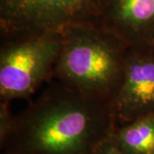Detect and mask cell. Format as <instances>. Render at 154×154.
<instances>
[{
  "mask_svg": "<svg viewBox=\"0 0 154 154\" xmlns=\"http://www.w3.org/2000/svg\"><path fill=\"white\" fill-rule=\"evenodd\" d=\"M112 107L117 126L153 114L154 49H128Z\"/></svg>",
  "mask_w": 154,
  "mask_h": 154,
  "instance_id": "cell-6",
  "label": "cell"
},
{
  "mask_svg": "<svg viewBox=\"0 0 154 154\" xmlns=\"http://www.w3.org/2000/svg\"><path fill=\"white\" fill-rule=\"evenodd\" d=\"M85 2H87V3H88V4H90L91 5H92V3L94 2V0H84Z\"/></svg>",
  "mask_w": 154,
  "mask_h": 154,
  "instance_id": "cell-10",
  "label": "cell"
},
{
  "mask_svg": "<svg viewBox=\"0 0 154 154\" xmlns=\"http://www.w3.org/2000/svg\"><path fill=\"white\" fill-rule=\"evenodd\" d=\"M92 22L128 49H154V0H94Z\"/></svg>",
  "mask_w": 154,
  "mask_h": 154,
  "instance_id": "cell-5",
  "label": "cell"
},
{
  "mask_svg": "<svg viewBox=\"0 0 154 154\" xmlns=\"http://www.w3.org/2000/svg\"><path fill=\"white\" fill-rule=\"evenodd\" d=\"M61 31L1 36L0 100L28 99L53 79Z\"/></svg>",
  "mask_w": 154,
  "mask_h": 154,
  "instance_id": "cell-3",
  "label": "cell"
},
{
  "mask_svg": "<svg viewBox=\"0 0 154 154\" xmlns=\"http://www.w3.org/2000/svg\"><path fill=\"white\" fill-rule=\"evenodd\" d=\"M94 154H124L117 145L113 138V134L106 139L104 142L99 145Z\"/></svg>",
  "mask_w": 154,
  "mask_h": 154,
  "instance_id": "cell-9",
  "label": "cell"
},
{
  "mask_svg": "<svg viewBox=\"0 0 154 154\" xmlns=\"http://www.w3.org/2000/svg\"><path fill=\"white\" fill-rule=\"evenodd\" d=\"M61 35L53 79L80 93L112 101L123 74L126 45L90 22L70 23Z\"/></svg>",
  "mask_w": 154,
  "mask_h": 154,
  "instance_id": "cell-2",
  "label": "cell"
},
{
  "mask_svg": "<svg viewBox=\"0 0 154 154\" xmlns=\"http://www.w3.org/2000/svg\"><path fill=\"white\" fill-rule=\"evenodd\" d=\"M113 138L124 154H153L154 113L118 125Z\"/></svg>",
  "mask_w": 154,
  "mask_h": 154,
  "instance_id": "cell-7",
  "label": "cell"
},
{
  "mask_svg": "<svg viewBox=\"0 0 154 154\" xmlns=\"http://www.w3.org/2000/svg\"><path fill=\"white\" fill-rule=\"evenodd\" d=\"M11 102L0 100V144L9 134L14 122V116L11 110Z\"/></svg>",
  "mask_w": 154,
  "mask_h": 154,
  "instance_id": "cell-8",
  "label": "cell"
},
{
  "mask_svg": "<svg viewBox=\"0 0 154 154\" xmlns=\"http://www.w3.org/2000/svg\"><path fill=\"white\" fill-rule=\"evenodd\" d=\"M92 19V5L84 0H0V36L61 31Z\"/></svg>",
  "mask_w": 154,
  "mask_h": 154,
  "instance_id": "cell-4",
  "label": "cell"
},
{
  "mask_svg": "<svg viewBox=\"0 0 154 154\" xmlns=\"http://www.w3.org/2000/svg\"><path fill=\"white\" fill-rule=\"evenodd\" d=\"M153 154H154V153H153Z\"/></svg>",
  "mask_w": 154,
  "mask_h": 154,
  "instance_id": "cell-11",
  "label": "cell"
},
{
  "mask_svg": "<svg viewBox=\"0 0 154 154\" xmlns=\"http://www.w3.org/2000/svg\"><path fill=\"white\" fill-rule=\"evenodd\" d=\"M117 127L112 101L87 95L55 79L19 115L2 154H94Z\"/></svg>",
  "mask_w": 154,
  "mask_h": 154,
  "instance_id": "cell-1",
  "label": "cell"
}]
</instances>
